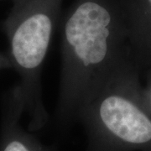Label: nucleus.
I'll list each match as a JSON object with an SVG mask.
<instances>
[{
  "label": "nucleus",
  "instance_id": "1",
  "mask_svg": "<svg viewBox=\"0 0 151 151\" xmlns=\"http://www.w3.org/2000/svg\"><path fill=\"white\" fill-rule=\"evenodd\" d=\"M56 119L70 124L83 103L131 55L121 0H76L61 19Z\"/></svg>",
  "mask_w": 151,
  "mask_h": 151
},
{
  "label": "nucleus",
  "instance_id": "2",
  "mask_svg": "<svg viewBox=\"0 0 151 151\" xmlns=\"http://www.w3.org/2000/svg\"><path fill=\"white\" fill-rule=\"evenodd\" d=\"M140 70L130 55L80 107L76 120L84 126L87 151L151 149V111Z\"/></svg>",
  "mask_w": 151,
  "mask_h": 151
},
{
  "label": "nucleus",
  "instance_id": "3",
  "mask_svg": "<svg viewBox=\"0 0 151 151\" xmlns=\"http://www.w3.org/2000/svg\"><path fill=\"white\" fill-rule=\"evenodd\" d=\"M9 15L2 23L11 67L20 77L18 84L29 117V129H42L49 120L42 98L41 73L63 0H12Z\"/></svg>",
  "mask_w": 151,
  "mask_h": 151
},
{
  "label": "nucleus",
  "instance_id": "4",
  "mask_svg": "<svg viewBox=\"0 0 151 151\" xmlns=\"http://www.w3.org/2000/svg\"><path fill=\"white\" fill-rule=\"evenodd\" d=\"M24 112V97L17 85L5 100L0 151H56L22 128L19 120Z\"/></svg>",
  "mask_w": 151,
  "mask_h": 151
},
{
  "label": "nucleus",
  "instance_id": "5",
  "mask_svg": "<svg viewBox=\"0 0 151 151\" xmlns=\"http://www.w3.org/2000/svg\"><path fill=\"white\" fill-rule=\"evenodd\" d=\"M130 51L140 67L151 65V0H121Z\"/></svg>",
  "mask_w": 151,
  "mask_h": 151
},
{
  "label": "nucleus",
  "instance_id": "6",
  "mask_svg": "<svg viewBox=\"0 0 151 151\" xmlns=\"http://www.w3.org/2000/svg\"><path fill=\"white\" fill-rule=\"evenodd\" d=\"M146 85L144 86V92L146 102L151 111V65L146 68Z\"/></svg>",
  "mask_w": 151,
  "mask_h": 151
},
{
  "label": "nucleus",
  "instance_id": "7",
  "mask_svg": "<svg viewBox=\"0 0 151 151\" xmlns=\"http://www.w3.org/2000/svg\"><path fill=\"white\" fill-rule=\"evenodd\" d=\"M147 151H151V149H150V150H147Z\"/></svg>",
  "mask_w": 151,
  "mask_h": 151
}]
</instances>
